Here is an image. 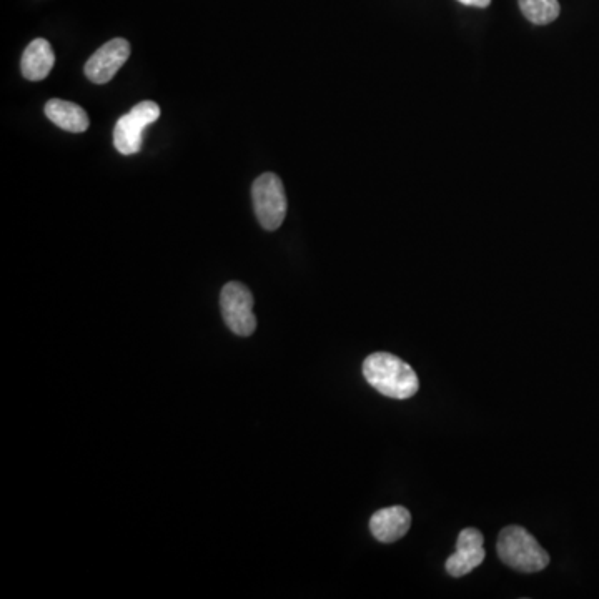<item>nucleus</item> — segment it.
<instances>
[{
	"label": "nucleus",
	"mask_w": 599,
	"mask_h": 599,
	"mask_svg": "<svg viewBox=\"0 0 599 599\" xmlns=\"http://www.w3.org/2000/svg\"><path fill=\"white\" fill-rule=\"evenodd\" d=\"M363 377L378 393L395 400H408L420 390L415 370L392 353H372L363 362Z\"/></svg>",
	"instance_id": "f257e3e1"
},
{
	"label": "nucleus",
	"mask_w": 599,
	"mask_h": 599,
	"mask_svg": "<svg viewBox=\"0 0 599 599\" xmlns=\"http://www.w3.org/2000/svg\"><path fill=\"white\" fill-rule=\"evenodd\" d=\"M496 551L500 560L513 570L536 573L550 565V556L541 548L535 536L521 526H508L501 531Z\"/></svg>",
	"instance_id": "f03ea898"
},
{
	"label": "nucleus",
	"mask_w": 599,
	"mask_h": 599,
	"mask_svg": "<svg viewBox=\"0 0 599 599\" xmlns=\"http://www.w3.org/2000/svg\"><path fill=\"white\" fill-rule=\"evenodd\" d=\"M253 208L265 230H277L287 215V195L282 180L275 174H263L252 187Z\"/></svg>",
	"instance_id": "7ed1b4c3"
},
{
	"label": "nucleus",
	"mask_w": 599,
	"mask_h": 599,
	"mask_svg": "<svg viewBox=\"0 0 599 599\" xmlns=\"http://www.w3.org/2000/svg\"><path fill=\"white\" fill-rule=\"evenodd\" d=\"M223 320L238 337H250L257 328V318L253 315L252 292L243 283L230 282L223 287L220 295Z\"/></svg>",
	"instance_id": "20e7f679"
},
{
	"label": "nucleus",
	"mask_w": 599,
	"mask_h": 599,
	"mask_svg": "<svg viewBox=\"0 0 599 599\" xmlns=\"http://www.w3.org/2000/svg\"><path fill=\"white\" fill-rule=\"evenodd\" d=\"M160 117V107L155 102H140L130 110L129 114L120 117L115 124L114 145L122 155H134L142 147V134L145 127L157 122Z\"/></svg>",
	"instance_id": "39448f33"
},
{
	"label": "nucleus",
	"mask_w": 599,
	"mask_h": 599,
	"mask_svg": "<svg viewBox=\"0 0 599 599\" xmlns=\"http://www.w3.org/2000/svg\"><path fill=\"white\" fill-rule=\"evenodd\" d=\"M130 44L125 39H114L102 45L95 52L87 64H85V75L94 84H107L114 79L120 67L129 60Z\"/></svg>",
	"instance_id": "423d86ee"
},
{
	"label": "nucleus",
	"mask_w": 599,
	"mask_h": 599,
	"mask_svg": "<svg viewBox=\"0 0 599 599\" xmlns=\"http://www.w3.org/2000/svg\"><path fill=\"white\" fill-rule=\"evenodd\" d=\"M485 555L483 535L475 528H466L458 536L455 553L446 561V571L453 578L466 576L485 561Z\"/></svg>",
	"instance_id": "0eeeda50"
},
{
	"label": "nucleus",
	"mask_w": 599,
	"mask_h": 599,
	"mask_svg": "<svg viewBox=\"0 0 599 599\" xmlns=\"http://www.w3.org/2000/svg\"><path fill=\"white\" fill-rule=\"evenodd\" d=\"M410 511L403 506H390L378 510L370 520V531L380 543H395L410 531Z\"/></svg>",
	"instance_id": "6e6552de"
},
{
	"label": "nucleus",
	"mask_w": 599,
	"mask_h": 599,
	"mask_svg": "<svg viewBox=\"0 0 599 599\" xmlns=\"http://www.w3.org/2000/svg\"><path fill=\"white\" fill-rule=\"evenodd\" d=\"M55 54L45 39H35L27 45L22 55V75L32 82L44 80L54 69Z\"/></svg>",
	"instance_id": "1a4fd4ad"
},
{
	"label": "nucleus",
	"mask_w": 599,
	"mask_h": 599,
	"mask_svg": "<svg viewBox=\"0 0 599 599\" xmlns=\"http://www.w3.org/2000/svg\"><path fill=\"white\" fill-rule=\"evenodd\" d=\"M45 115L60 129L82 134L89 129V115L82 107L67 100L52 99L45 105Z\"/></svg>",
	"instance_id": "9d476101"
},
{
	"label": "nucleus",
	"mask_w": 599,
	"mask_h": 599,
	"mask_svg": "<svg viewBox=\"0 0 599 599\" xmlns=\"http://www.w3.org/2000/svg\"><path fill=\"white\" fill-rule=\"evenodd\" d=\"M518 2L526 19L536 25L551 24L560 15L558 0H518Z\"/></svg>",
	"instance_id": "9b49d317"
},
{
	"label": "nucleus",
	"mask_w": 599,
	"mask_h": 599,
	"mask_svg": "<svg viewBox=\"0 0 599 599\" xmlns=\"http://www.w3.org/2000/svg\"><path fill=\"white\" fill-rule=\"evenodd\" d=\"M461 4L471 5V7H481V9H485L488 5L491 4V0H458Z\"/></svg>",
	"instance_id": "f8f14e48"
}]
</instances>
